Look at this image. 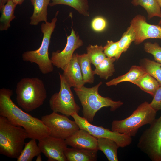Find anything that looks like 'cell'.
<instances>
[{"mask_svg": "<svg viewBox=\"0 0 161 161\" xmlns=\"http://www.w3.org/2000/svg\"><path fill=\"white\" fill-rule=\"evenodd\" d=\"M143 132L137 147L153 161H161V115Z\"/></svg>", "mask_w": 161, "mask_h": 161, "instance_id": "cell-7", "label": "cell"}, {"mask_svg": "<svg viewBox=\"0 0 161 161\" xmlns=\"http://www.w3.org/2000/svg\"><path fill=\"white\" fill-rule=\"evenodd\" d=\"M158 25L161 26V17L160 18V19Z\"/></svg>", "mask_w": 161, "mask_h": 161, "instance_id": "cell-37", "label": "cell"}, {"mask_svg": "<svg viewBox=\"0 0 161 161\" xmlns=\"http://www.w3.org/2000/svg\"><path fill=\"white\" fill-rule=\"evenodd\" d=\"M51 0H31L33 6V14L30 24L37 25L41 21L47 22V8Z\"/></svg>", "mask_w": 161, "mask_h": 161, "instance_id": "cell-17", "label": "cell"}, {"mask_svg": "<svg viewBox=\"0 0 161 161\" xmlns=\"http://www.w3.org/2000/svg\"><path fill=\"white\" fill-rule=\"evenodd\" d=\"M153 97L150 105L157 112L161 110V86L157 89Z\"/></svg>", "mask_w": 161, "mask_h": 161, "instance_id": "cell-33", "label": "cell"}, {"mask_svg": "<svg viewBox=\"0 0 161 161\" xmlns=\"http://www.w3.org/2000/svg\"><path fill=\"white\" fill-rule=\"evenodd\" d=\"M65 141L68 145L75 148L98 150L97 139L84 129H80Z\"/></svg>", "mask_w": 161, "mask_h": 161, "instance_id": "cell-14", "label": "cell"}, {"mask_svg": "<svg viewBox=\"0 0 161 161\" xmlns=\"http://www.w3.org/2000/svg\"><path fill=\"white\" fill-rule=\"evenodd\" d=\"M36 140L31 139L25 143L23 149L17 159V161H31L35 157L41 154V152Z\"/></svg>", "mask_w": 161, "mask_h": 161, "instance_id": "cell-24", "label": "cell"}, {"mask_svg": "<svg viewBox=\"0 0 161 161\" xmlns=\"http://www.w3.org/2000/svg\"><path fill=\"white\" fill-rule=\"evenodd\" d=\"M131 3L134 6L143 7L147 13L149 19L154 17H161V7L156 0H133Z\"/></svg>", "mask_w": 161, "mask_h": 161, "instance_id": "cell-26", "label": "cell"}, {"mask_svg": "<svg viewBox=\"0 0 161 161\" xmlns=\"http://www.w3.org/2000/svg\"><path fill=\"white\" fill-rule=\"evenodd\" d=\"M98 151L67 147L64 154L67 161H95Z\"/></svg>", "mask_w": 161, "mask_h": 161, "instance_id": "cell-16", "label": "cell"}, {"mask_svg": "<svg viewBox=\"0 0 161 161\" xmlns=\"http://www.w3.org/2000/svg\"><path fill=\"white\" fill-rule=\"evenodd\" d=\"M57 21L56 16L51 22L42 23L41 30L43 34L42 41L40 47L34 50L25 52L22 55L23 60L37 64L42 73L46 74L53 71V65L49 57L48 49L52 34Z\"/></svg>", "mask_w": 161, "mask_h": 161, "instance_id": "cell-6", "label": "cell"}, {"mask_svg": "<svg viewBox=\"0 0 161 161\" xmlns=\"http://www.w3.org/2000/svg\"><path fill=\"white\" fill-rule=\"evenodd\" d=\"M141 66L145 72L155 78L161 86V64L153 60L144 59Z\"/></svg>", "mask_w": 161, "mask_h": 161, "instance_id": "cell-29", "label": "cell"}, {"mask_svg": "<svg viewBox=\"0 0 161 161\" xmlns=\"http://www.w3.org/2000/svg\"><path fill=\"white\" fill-rule=\"evenodd\" d=\"M62 75L71 87L78 88L84 86L85 83L76 54H73Z\"/></svg>", "mask_w": 161, "mask_h": 161, "instance_id": "cell-15", "label": "cell"}, {"mask_svg": "<svg viewBox=\"0 0 161 161\" xmlns=\"http://www.w3.org/2000/svg\"><path fill=\"white\" fill-rule=\"evenodd\" d=\"M49 5L53 6L62 4L70 6L79 13L85 16H89V6L87 0H51Z\"/></svg>", "mask_w": 161, "mask_h": 161, "instance_id": "cell-23", "label": "cell"}, {"mask_svg": "<svg viewBox=\"0 0 161 161\" xmlns=\"http://www.w3.org/2000/svg\"><path fill=\"white\" fill-rule=\"evenodd\" d=\"M41 120L48 128L50 136L61 139L65 140L80 129L74 120L54 112L42 116Z\"/></svg>", "mask_w": 161, "mask_h": 161, "instance_id": "cell-9", "label": "cell"}, {"mask_svg": "<svg viewBox=\"0 0 161 161\" xmlns=\"http://www.w3.org/2000/svg\"><path fill=\"white\" fill-rule=\"evenodd\" d=\"M83 44V41L72 27L71 34L67 36L66 44L64 49L61 51L58 50L52 53L50 59L53 65L63 71L65 70L75 50Z\"/></svg>", "mask_w": 161, "mask_h": 161, "instance_id": "cell-11", "label": "cell"}, {"mask_svg": "<svg viewBox=\"0 0 161 161\" xmlns=\"http://www.w3.org/2000/svg\"><path fill=\"white\" fill-rule=\"evenodd\" d=\"M158 2L160 7L161 8V0H156Z\"/></svg>", "mask_w": 161, "mask_h": 161, "instance_id": "cell-36", "label": "cell"}, {"mask_svg": "<svg viewBox=\"0 0 161 161\" xmlns=\"http://www.w3.org/2000/svg\"><path fill=\"white\" fill-rule=\"evenodd\" d=\"M16 92L18 104L27 112L42 106L47 97L44 83L37 77L22 78L17 83Z\"/></svg>", "mask_w": 161, "mask_h": 161, "instance_id": "cell-2", "label": "cell"}, {"mask_svg": "<svg viewBox=\"0 0 161 161\" xmlns=\"http://www.w3.org/2000/svg\"><path fill=\"white\" fill-rule=\"evenodd\" d=\"M135 38L134 31L130 25L126 31L123 34L120 40L118 41L119 51L115 57L116 60L119 59L123 52L127 51L132 42L135 41Z\"/></svg>", "mask_w": 161, "mask_h": 161, "instance_id": "cell-27", "label": "cell"}, {"mask_svg": "<svg viewBox=\"0 0 161 161\" xmlns=\"http://www.w3.org/2000/svg\"><path fill=\"white\" fill-rule=\"evenodd\" d=\"M83 75L85 83H92L94 80V70L91 67V63L86 53L78 54L76 53Z\"/></svg>", "mask_w": 161, "mask_h": 161, "instance_id": "cell-22", "label": "cell"}, {"mask_svg": "<svg viewBox=\"0 0 161 161\" xmlns=\"http://www.w3.org/2000/svg\"><path fill=\"white\" fill-rule=\"evenodd\" d=\"M17 5L12 0H8L4 6L0 8L1 16L0 18V30H7L10 26V23L16 17L14 11Z\"/></svg>", "mask_w": 161, "mask_h": 161, "instance_id": "cell-20", "label": "cell"}, {"mask_svg": "<svg viewBox=\"0 0 161 161\" xmlns=\"http://www.w3.org/2000/svg\"><path fill=\"white\" fill-rule=\"evenodd\" d=\"M116 60L115 57H106L95 67V69L94 70L95 75H97L100 78L105 80L112 76L115 71L114 62Z\"/></svg>", "mask_w": 161, "mask_h": 161, "instance_id": "cell-25", "label": "cell"}, {"mask_svg": "<svg viewBox=\"0 0 161 161\" xmlns=\"http://www.w3.org/2000/svg\"><path fill=\"white\" fill-rule=\"evenodd\" d=\"M1 1H6L7 0H1Z\"/></svg>", "mask_w": 161, "mask_h": 161, "instance_id": "cell-38", "label": "cell"}, {"mask_svg": "<svg viewBox=\"0 0 161 161\" xmlns=\"http://www.w3.org/2000/svg\"><path fill=\"white\" fill-rule=\"evenodd\" d=\"M37 157L36 160V161H41L42 160V157L40 154H39Z\"/></svg>", "mask_w": 161, "mask_h": 161, "instance_id": "cell-35", "label": "cell"}, {"mask_svg": "<svg viewBox=\"0 0 161 161\" xmlns=\"http://www.w3.org/2000/svg\"><path fill=\"white\" fill-rule=\"evenodd\" d=\"M133 83L153 97L160 86L158 81L147 73H145Z\"/></svg>", "mask_w": 161, "mask_h": 161, "instance_id": "cell-21", "label": "cell"}, {"mask_svg": "<svg viewBox=\"0 0 161 161\" xmlns=\"http://www.w3.org/2000/svg\"><path fill=\"white\" fill-rule=\"evenodd\" d=\"M60 89L58 92L54 94L49 101L51 110L68 117L73 113L78 114L80 108L75 100L71 87L67 83L62 74L59 73Z\"/></svg>", "mask_w": 161, "mask_h": 161, "instance_id": "cell-8", "label": "cell"}, {"mask_svg": "<svg viewBox=\"0 0 161 161\" xmlns=\"http://www.w3.org/2000/svg\"><path fill=\"white\" fill-rule=\"evenodd\" d=\"M146 73L141 66H133L125 74L114 78L105 83L108 86H116L123 82H129L133 83Z\"/></svg>", "mask_w": 161, "mask_h": 161, "instance_id": "cell-18", "label": "cell"}, {"mask_svg": "<svg viewBox=\"0 0 161 161\" xmlns=\"http://www.w3.org/2000/svg\"><path fill=\"white\" fill-rule=\"evenodd\" d=\"M136 35L134 44H140L149 38L161 39V26L149 24L145 17L140 15L134 17L130 22Z\"/></svg>", "mask_w": 161, "mask_h": 161, "instance_id": "cell-13", "label": "cell"}, {"mask_svg": "<svg viewBox=\"0 0 161 161\" xmlns=\"http://www.w3.org/2000/svg\"><path fill=\"white\" fill-rule=\"evenodd\" d=\"M103 47V51L106 57L112 58L117 56L119 51L118 41H108Z\"/></svg>", "mask_w": 161, "mask_h": 161, "instance_id": "cell-31", "label": "cell"}, {"mask_svg": "<svg viewBox=\"0 0 161 161\" xmlns=\"http://www.w3.org/2000/svg\"><path fill=\"white\" fill-rule=\"evenodd\" d=\"M86 50V54L91 63L95 67L106 57L102 45H89L87 47Z\"/></svg>", "mask_w": 161, "mask_h": 161, "instance_id": "cell-28", "label": "cell"}, {"mask_svg": "<svg viewBox=\"0 0 161 161\" xmlns=\"http://www.w3.org/2000/svg\"><path fill=\"white\" fill-rule=\"evenodd\" d=\"M38 140L41 152L48 161H67L64 151L68 145L65 140L49 135Z\"/></svg>", "mask_w": 161, "mask_h": 161, "instance_id": "cell-12", "label": "cell"}, {"mask_svg": "<svg viewBox=\"0 0 161 161\" xmlns=\"http://www.w3.org/2000/svg\"><path fill=\"white\" fill-rule=\"evenodd\" d=\"M157 112L150 103L144 102L128 117L120 120H113L111 124V130L131 137H135L141 127L150 124L155 120Z\"/></svg>", "mask_w": 161, "mask_h": 161, "instance_id": "cell-5", "label": "cell"}, {"mask_svg": "<svg viewBox=\"0 0 161 161\" xmlns=\"http://www.w3.org/2000/svg\"><path fill=\"white\" fill-rule=\"evenodd\" d=\"M97 149L101 151L109 161L118 160L117 151L120 147L114 141L107 138H97Z\"/></svg>", "mask_w": 161, "mask_h": 161, "instance_id": "cell-19", "label": "cell"}, {"mask_svg": "<svg viewBox=\"0 0 161 161\" xmlns=\"http://www.w3.org/2000/svg\"><path fill=\"white\" fill-rule=\"evenodd\" d=\"M71 116L74 119L80 129L86 130L97 139L104 138L112 140L121 148L127 147L132 143L131 137L124 134L110 131L102 126L93 125L83 117L80 116L78 113H73Z\"/></svg>", "mask_w": 161, "mask_h": 161, "instance_id": "cell-10", "label": "cell"}, {"mask_svg": "<svg viewBox=\"0 0 161 161\" xmlns=\"http://www.w3.org/2000/svg\"><path fill=\"white\" fill-rule=\"evenodd\" d=\"M91 25L92 28L94 31L100 32L105 29L107 23L103 18L101 16H97L92 20Z\"/></svg>", "mask_w": 161, "mask_h": 161, "instance_id": "cell-32", "label": "cell"}, {"mask_svg": "<svg viewBox=\"0 0 161 161\" xmlns=\"http://www.w3.org/2000/svg\"><path fill=\"white\" fill-rule=\"evenodd\" d=\"M144 49L146 52L153 55L157 62L161 64V47L157 43H145Z\"/></svg>", "mask_w": 161, "mask_h": 161, "instance_id": "cell-30", "label": "cell"}, {"mask_svg": "<svg viewBox=\"0 0 161 161\" xmlns=\"http://www.w3.org/2000/svg\"><path fill=\"white\" fill-rule=\"evenodd\" d=\"M12 90L0 89V115L6 117L12 124L24 128L29 138L39 140L50 135L49 131L41 120L23 111L13 102Z\"/></svg>", "mask_w": 161, "mask_h": 161, "instance_id": "cell-1", "label": "cell"}, {"mask_svg": "<svg viewBox=\"0 0 161 161\" xmlns=\"http://www.w3.org/2000/svg\"><path fill=\"white\" fill-rule=\"evenodd\" d=\"M29 138L26 130L12 124L5 117L0 116V154L16 158L24 148L25 140Z\"/></svg>", "mask_w": 161, "mask_h": 161, "instance_id": "cell-4", "label": "cell"}, {"mask_svg": "<svg viewBox=\"0 0 161 161\" xmlns=\"http://www.w3.org/2000/svg\"><path fill=\"white\" fill-rule=\"evenodd\" d=\"M12 1L17 5L21 4L24 0H12Z\"/></svg>", "mask_w": 161, "mask_h": 161, "instance_id": "cell-34", "label": "cell"}, {"mask_svg": "<svg viewBox=\"0 0 161 161\" xmlns=\"http://www.w3.org/2000/svg\"><path fill=\"white\" fill-rule=\"evenodd\" d=\"M102 83L100 82L91 88L83 86L74 88L82 106L83 117L90 123L93 121L96 113L102 108L110 107V110L114 111L123 103L120 101H114L110 97H103L100 95L98 89Z\"/></svg>", "mask_w": 161, "mask_h": 161, "instance_id": "cell-3", "label": "cell"}]
</instances>
